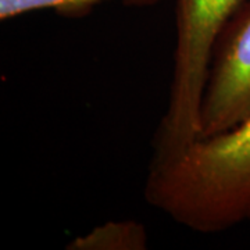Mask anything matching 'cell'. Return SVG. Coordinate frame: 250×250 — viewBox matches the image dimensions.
Here are the masks:
<instances>
[{
    "label": "cell",
    "mask_w": 250,
    "mask_h": 250,
    "mask_svg": "<svg viewBox=\"0 0 250 250\" xmlns=\"http://www.w3.org/2000/svg\"><path fill=\"white\" fill-rule=\"evenodd\" d=\"M145 199L175 223L218 233L250 220V116L232 128L153 153Z\"/></svg>",
    "instance_id": "cell-1"
},
{
    "label": "cell",
    "mask_w": 250,
    "mask_h": 250,
    "mask_svg": "<svg viewBox=\"0 0 250 250\" xmlns=\"http://www.w3.org/2000/svg\"><path fill=\"white\" fill-rule=\"evenodd\" d=\"M245 1L177 0L170 90L154 138V153L178 149L200 136L202 103L215 46Z\"/></svg>",
    "instance_id": "cell-2"
},
{
    "label": "cell",
    "mask_w": 250,
    "mask_h": 250,
    "mask_svg": "<svg viewBox=\"0 0 250 250\" xmlns=\"http://www.w3.org/2000/svg\"><path fill=\"white\" fill-rule=\"evenodd\" d=\"M249 116L250 0H246L215 46L202 103L200 136L227 131Z\"/></svg>",
    "instance_id": "cell-3"
},
{
    "label": "cell",
    "mask_w": 250,
    "mask_h": 250,
    "mask_svg": "<svg viewBox=\"0 0 250 250\" xmlns=\"http://www.w3.org/2000/svg\"><path fill=\"white\" fill-rule=\"evenodd\" d=\"M149 246L147 232L142 224L134 220L107 221L74 238L70 250H145Z\"/></svg>",
    "instance_id": "cell-4"
},
{
    "label": "cell",
    "mask_w": 250,
    "mask_h": 250,
    "mask_svg": "<svg viewBox=\"0 0 250 250\" xmlns=\"http://www.w3.org/2000/svg\"><path fill=\"white\" fill-rule=\"evenodd\" d=\"M108 0H0V20L13 18L34 11L50 10L64 17H83L98 4ZM124 4L135 7H152L163 0H120Z\"/></svg>",
    "instance_id": "cell-5"
}]
</instances>
